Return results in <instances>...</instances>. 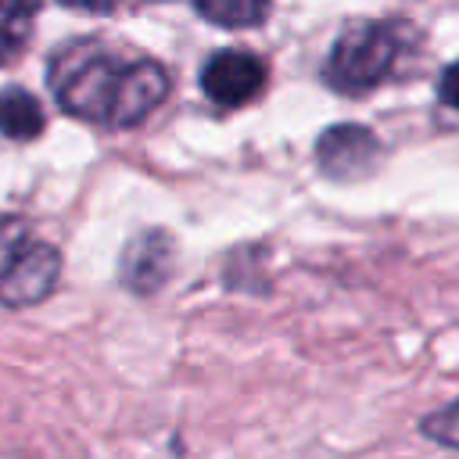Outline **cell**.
Segmentation results:
<instances>
[{"label": "cell", "instance_id": "6da1fadb", "mask_svg": "<svg viewBox=\"0 0 459 459\" xmlns=\"http://www.w3.org/2000/svg\"><path fill=\"white\" fill-rule=\"evenodd\" d=\"M50 86L57 104L79 118L133 126L161 104L169 75L154 61H115L97 43H75L54 57Z\"/></svg>", "mask_w": 459, "mask_h": 459}, {"label": "cell", "instance_id": "9c48e42d", "mask_svg": "<svg viewBox=\"0 0 459 459\" xmlns=\"http://www.w3.org/2000/svg\"><path fill=\"white\" fill-rule=\"evenodd\" d=\"M201 18L222 25V29H247L258 25L269 11V0H194Z\"/></svg>", "mask_w": 459, "mask_h": 459}, {"label": "cell", "instance_id": "ba28073f", "mask_svg": "<svg viewBox=\"0 0 459 459\" xmlns=\"http://www.w3.org/2000/svg\"><path fill=\"white\" fill-rule=\"evenodd\" d=\"M39 0H0V65H7L32 36Z\"/></svg>", "mask_w": 459, "mask_h": 459}, {"label": "cell", "instance_id": "7c38bea8", "mask_svg": "<svg viewBox=\"0 0 459 459\" xmlns=\"http://www.w3.org/2000/svg\"><path fill=\"white\" fill-rule=\"evenodd\" d=\"M437 93H441V100H445V104H452V108H459V61H455V65H448V68L441 72V82H437Z\"/></svg>", "mask_w": 459, "mask_h": 459}, {"label": "cell", "instance_id": "3957f363", "mask_svg": "<svg viewBox=\"0 0 459 459\" xmlns=\"http://www.w3.org/2000/svg\"><path fill=\"white\" fill-rule=\"evenodd\" d=\"M265 82V68L255 54L247 50H219L204 72H201V86L204 93L222 104V108H237V104H247Z\"/></svg>", "mask_w": 459, "mask_h": 459}, {"label": "cell", "instance_id": "5b68a950", "mask_svg": "<svg viewBox=\"0 0 459 459\" xmlns=\"http://www.w3.org/2000/svg\"><path fill=\"white\" fill-rule=\"evenodd\" d=\"M57 269H61L57 251L50 244L32 240L18 255V262L0 276V301H7V305H32V301L47 298L54 280H57Z\"/></svg>", "mask_w": 459, "mask_h": 459}, {"label": "cell", "instance_id": "8fae6325", "mask_svg": "<svg viewBox=\"0 0 459 459\" xmlns=\"http://www.w3.org/2000/svg\"><path fill=\"white\" fill-rule=\"evenodd\" d=\"M423 434L441 441V445H448V448H459V402H452L441 412L427 416L423 420Z\"/></svg>", "mask_w": 459, "mask_h": 459}, {"label": "cell", "instance_id": "30bf717a", "mask_svg": "<svg viewBox=\"0 0 459 459\" xmlns=\"http://www.w3.org/2000/svg\"><path fill=\"white\" fill-rule=\"evenodd\" d=\"M32 244L29 237V226L14 215H0V276L18 262V255Z\"/></svg>", "mask_w": 459, "mask_h": 459}, {"label": "cell", "instance_id": "52a82bcc", "mask_svg": "<svg viewBox=\"0 0 459 459\" xmlns=\"http://www.w3.org/2000/svg\"><path fill=\"white\" fill-rule=\"evenodd\" d=\"M43 129V108L29 90H4L0 93V133L11 140H32Z\"/></svg>", "mask_w": 459, "mask_h": 459}, {"label": "cell", "instance_id": "277c9868", "mask_svg": "<svg viewBox=\"0 0 459 459\" xmlns=\"http://www.w3.org/2000/svg\"><path fill=\"white\" fill-rule=\"evenodd\" d=\"M316 158H319V169L326 176H333V179H359V176H366L377 165L380 143L362 126H333V129H326L319 136Z\"/></svg>", "mask_w": 459, "mask_h": 459}, {"label": "cell", "instance_id": "8992f818", "mask_svg": "<svg viewBox=\"0 0 459 459\" xmlns=\"http://www.w3.org/2000/svg\"><path fill=\"white\" fill-rule=\"evenodd\" d=\"M169 269H172V244H169V237L158 233V230L136 237V240L126 247V255H122V280H126L133 290H140V294L161 287L165 276H169Z\"/></svg>", "mask_w": 459, "mask_h": 459}, {"label": "cell", "instance_id": "7a4b0ae2", "mask_svg": "<svg viewBox=\"0 0 459 459\" xmlns=\"http://www.w3.org/2000/svg\"><path fill=\"white\" fill-rule=\"evenodd\" d=\"M394 57H398L394 32L377 22H362L341 32V39L333 43L326 61V79L344 93H362L373 90L391 72Z\"/></svg>", "mask_w": 459, "mask_h": 459}, {"label": "cell", "instance_id": "4fadbf2b", "mask_svg": "<svg viewBox=\"0 0 459 459\" xmlns=\"http://www.w3.org/2000/svg\"><path fill=\"white\" fill-rule=\"evenodd\" d=\"M65 7H75V11H90V14H100V11H111L118 0H61Z\"/></svg>", "mask_w": 459, "mask_h": 459}]
</instances>
